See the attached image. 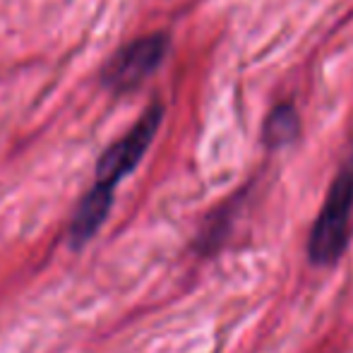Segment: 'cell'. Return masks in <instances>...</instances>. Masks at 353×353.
I'll return each instance as SVG.
<instances>
[{
  "instance_id": "obj_1",
  "label": "cell",
  "mask_w": 353,
  "mask_h": 353,
  "mask_svg": "<svg viewBox=\"0 0 353 353\" xmlns=\"http://www.w3.org/2000/svg\"><path fill=\"white\" fill-rule=\"evenodd\" d=\"M353 214V159L339 168L327 190L325 205L312 223L307 238V257L312 265H334L349 245Z\"/></svg>"
},
{
  "instance_id": "obj_2",
  "label": "cell",
  "mask_w": 353,
  "mask_h": 353,
  "mask_svg": "<svg viewBox=\"0 0 353 353\" xmlns=\"http://www.w3.org/2000/svg\"><path fill=\"white\" fill-rule=\"evenodd\" d=\"M161 121H163V106L161 103H152V106L137 118L135 125L101 154V159H99V163H97V181H94V188L113 195L118 183L125 176H130L137 168V163L142 161L149 144L157 137Z\"/></svg>"
},
{
  "instance_id": "obj_3",
  "label": "cell",
  "mask_w": 353,
  "mask_h": 353,
  "mask_svg": "<svg viewBox=\"0 0 353 353\" xmlns=\"http://www.w3.org/2000/svg\"><path fill=\"white\" fill-rule=\"evenodd\" d=\"M168 51L166 34H149L125 43L116 56L108 58L101 70V82L111 92L123 94L137 89L149 74L159 70Z\"/></svg>"
},
{
  "instance_id": "obj_4",
  "label": "cell",
  "mask_w": 353,
  "mask_h": 353,
  "mask_svg": "<svg viewBox=\"0 0 353 353\" xmlns=\"http://www.w3.org/2000/svg\"><path fill=\"white\" fill-rule=\"evenodd\" d=\"M298 135V113L291 103H281L274 111L270 113L265 125V137L272 147H281L288 144L291 140H296Z\"/></svg>"
}]
</instances>
